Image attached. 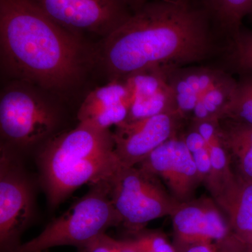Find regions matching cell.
<instances>
[{"label": "cell", "mask_w": 252, "mask_h": 252, "mask_svg": "<svg viewBox=\"0 0 252 252\" xmlns=\"http://www.w3.org/2000/svg\"><path fill=\"white\" fill-rule=\"evenodd\" d=\"M208 12L190 0H152L104 37L102 65L112 79L153 67H177L211 54Z\"/></svg>", "instance_id": "obj_1"}, {"label": "cell", "mask_w": 252, "mask_h": 252, "mask_svg": "<svg viewBox=\"0 0 252 252\" xmlns=\"http://www.w3.org/2000/svg\"><path fill=\"white\" fill-rule=\"evenodd\" d=\"M4 66L16 77L48 90H64L81 78L85 50L31 0H0Z\"/></svg>", "instance_id": "obj_2"}, {"label": "cell", "mask_w": 252, "mask_h": 252, "mask_svg": "<svg viewBox=\"0 0 252 252\" xmlns=\"http://www.w3.org/2000/svg\"><path fill=\"white\" fill-rule=\"evenodd\" d=\"M36 162L51 210L81 186L108 180L121 165L112 132L80 123L41 146Z\"/></svg>", "instance_id": "obj_3"}, {"label": "cell", "mask_w": 252, "mask_h": 252, "mask_svg": "<svg viewBox=\"0 0 252 252\" xmlns=\"http://www.w3.org/2000/svg\"><path fill=\"white\" fill-rule=\"evenodd\" d=\"M121 220L111 200L108 180L91 185L89 191L46 225L32 240L10 252H45L59 246L86 248Z\"/></svg>", "instance_id": "obj_4"}, {"label": "cell", "mask_w": 252, "mask_h": 252, "mask_svg": "<svg viewBox=\"0 0 252 252\" xmlns=\"http://www.w3.org/2000/svg\"><path fill=\"white\" fill-rule=\"evenodd\" d=\"M59 123L57 109L28 86H10L1 94V144L18 153L44 145L54 137Z\"/></svg>", "instance_id": "obj_5"}, {"label": "cell", "mask_w": 252, "mask_h": 252, "mask_svg": "<svg viewBox=\"0 0 252 252\" xmlns=\"http://www.w3.org/2000/svg\"><path fill=\"white\" fill-rule=\"evenodd\" d=\"M107 180L121 223L131 229L138 230L151 220L171 217L180 203L158 178L137 166L120 165Z\"/></svg>", "instance_id": "obj_6"}, {"label": "cell", "mask_w": 252, "mask_h": 252, "mask_svg": "<svg viewBox=\"0 0 252 252\" xmlns=\"http://www.w3.org/2000/svg\"><path fill=\"white\" fill-rule=\"evenodd\" d=\"M35 215V189L20 154L1 143L0 149V250L10 252Z\"/></svg>", "instance_id": "obj_7"}, {"label": "cell", "mask_w": 252, "mask_h": 252, "mask_svg": "<svg viewBox=\"0 0 252 252\" xmlns=\"http://www.w3.org/2000/svg\"><path fill=\"white\" fill-rule=\"evenodd\" d=\"M54 22L79 32L108 35L130 16L124 0H31Z\"/></svg>", "instance_id": "obj_8"}, {"label": "cell", "mask_w": 252, "mask_h": 252, "mask_svg": "<svg viewBox=\"0 0 252 252\" xmlns=\"http://www.w3.org/2000/svg\"><path fill=\"white\" fill-rule=\"evenodd\" d=\"M171 217L177 251L201 244L240 242L212 198L180 203Z\"/></svg>", "instance_id": "obj_9"}, {"label": "cell", "mask_w": 252, "mask_h": 252, "mask_svg": "<svg viewBox=\"0 0 252 252\" xmlns=\"http://www.w3.org/2000/svg\"><path fill=\"white\" fill-rule=\"evenodd\" d=\"M182 119L178 113H164L126 121L114 127V151L121 165H139L159 146L177 135Z\"/></svg>", "instance_id": "obj_10"}, {"label": "cell", "mask_w": 252, "mask_h": 252, "mask_svg": "<svg viewBox=\"0 0 252 252\" xmlns=\"http://www.w3.org/2000/svg\"><path fill=\"white\" fill-rule=\"evenodd\" d=\"M136 166L163 182L179 203L193 199L194 193L203 183L192 154L183 137L177 135L159 146Z\"/></svg>", "instance_id": "obj_11"}, {"label": "cell", "mask_w": 252, "mask_h": 252, "mask_svg": "<svg viewBox=\"0 0 252 252\" xmlns=\"http://www.w3.org/2000/svg\"><path fill=\"white\" fill-rule=\"evenodd\" d=\"M235 238L248 249L252 236V181L230 170L206 185Z\"/></svg>", "instance_id": "obj_12"}, {"label": "cell", "mask_w": 252, "mask_h": 252, "mask_svg": "<svg viewBox=\"0 0 252 252\" xmlns=\"http://www.w3.org/2000/svg\"><path fill=\"white\" fill-rule=\"evenodd\" d=\"M165 68L143 69L123 79L131 97L126 121L138 120L164 113H178Z\"/></svg>", "instance_id": "obj_13"}, {"label": "cell", "mask_w": 252, "mask_h": 252, "mask_svg": "<svg viewBox=\"0 0 252 252\" xmlns=\"http://www.w3.org/2000/svg\"><path fill=\"white\" fill-rule=\"evenodd\" d=\"M131 97L124 79H112L87 94L77 112L80 124L109 130L128 117Z\"/></svg>", "instance_id": "obj_14"}, {"label": "cell", "mask_w": 252, "mask_h": 252, "mask_svg": "<svg viewBox=\"0 0 252 252\" xmlns=\"http://www.w3.org/2000/svg\"><path fill=\"white\" fill-rule=\"evenodd\" d=\"M165 69L177 112L182 119L191 115L202 96L225 73L207 67H166Z\"/></svg>", "instance_id": "obj_15"}, {"label": "cell", "mask_w": 252, "mask_h": 252, "mask_svg": "<svg viewBox=\"0 0 252 252\" xmlns=\"http://www.w3.org/2000/svg\"><path fill=\"white\" fill-rule=\"evenodd\" d=\"M222 137L237 175L252 181V126L229 120H220Z\"/></svg>", "instance_id": "obj_16"}, {"label": "cell", "mask_w": 252, "mask_h": 252, "mask_svg": "<svg viewBox=\"0 0 252 252\" xmlns=\"http://www.w3.org/2000/svg\"><path fill=\"white\" fill-rule=\"evenodd\" d=\"M237 84L238 81L225 72L198 101L190 115L192 121H220L234 97Z\"/></svg>", "instance_id": "obj_17"}, {"label": "cell", "mask_w": 252, "mask_h": 252, "mask_svg": "<svg viewBox=\"0 0 252 252\" xmlns=\"http://www.w3.org/2000/svg\"><path fill=\"white\" fill-rule=\"evenodd\" d=\"M209 15L228 32L231 39L242 28V21L252 9V0H205Z\"/></svg>", "instance_id": "obj_18"}, {"label": "cell", "mask_w": 252, "mask_h": 252, "mask_svg": "<svg viewBox=\"0 0 252 252\" xmlns=\"http://www.w3.org/2000/svg\"><path fill=\"white\" fill-rule=\"evenodd\" d=\"M222 119L252 126V74H243L238 81L234 97Z\"/></svg>", "instance_id": "obj_19"}, {"label": "cell", "mask_w": 252, "mask_h": 252, "mask_svg": "<svg viewBox=\"0 0 252 252\" xmlns=\"http://www.w3.org/2000/svg\"><path fill=\"white\" fill-rule=\"evenodd\" d=\"M229 61L242 74H252V31L240 28L231 38Z\"/></svg>", "instance_id": "obj_20"}, {"label": "cell", "mask_w": 252, "mask_h": 252, "mask_svg": "<svg viewBox=\"0 0 252 252\" xmlns=\"http://www.w3.org/2000/svg\"><path fill=\"white\" fill-rule=\"evenodd\" d=\"M131 241L137 252H177L163 235L155 232L140 233Z\"/></svg>", "instance_id": "obj_21"}, {"label": "cell", "mask_w": 252, "mask_h": 252, "mask_svg": "<svg viewBox=\"0 0 252 252\" xmlns=\"http://www.w3.org/2000/svg\"><path fill=\"white\" fill-rule=\"evenodd\" d=\"M177 252H248L246 246L239 242L192 245Z\"/></svg>", "instance_id": "obj_22"}, {"label": "cell", "mask_w": 252, "mask_h": 252, "mask_svg": "<svg viewBox=\"0 0 252 252\" xmlns=\"http://www.w3.org/2000/svg\"><path fill=\"white\" fill-rule=\"evenodd\" d=\"M195 166L203 183L210 178L212 171L211 158L207 146L205 148L200 149L192 153Z\"/></svg>", "instance_id": "obj_23"}, {"label": "cell", "mask_w": 252, "mask_h": 252, "mask_svg": "<svg viewBox=\"0 0 252 252\" xmlns=\"http://www.w3.org/2000/svg\"><path fill=\"white\" fill-rule=\"evenodd\" d=\"M83 252H113L111 238L104 234L94 239L89 243L85 248L83 249Z\"/></svg>", "instance_id": "obj_24"}, {"label": "cell", "mask_w": 252, "mask_h": 252, "mask_svg": "<svg viewBox=\"0 0 252 252\" xmlns=\"http://www.w3.org/2000/svg\"><path fill=\"white\" fill-rule=\"evenodd\" d=\"M113 252H137L131 240H118L111 238Z\"/></svg>", "instance_id": "obj_25"}, {"label": "cell", "mask_w": 252, "mask_h": 252, "mask_svg": "<svg viewBox=\"0 0 252 252\" xmlns=\"http://www.w3.org/2000/svg\"><path fill=\"white\" fill-rule=\"evenodd\" d=\"M124 1L132 11L138 9L141 6L149 1H152V0H124Z\"/></svg>", "instance_id": "obj_26"}, {"label": "cell", "mask_w": 252, "mask_h": 252, "mask_svg": "<svg viewBox=\"0 0 252 252\" xmlns=\"http://www.w3.org/2000/svg\"><path fill=\"white\" fill-rule=\"evenodd\" d=\"M248 252H252V236L248 245Z\"/></svg>", "instance_id": "obj_27"}, {"label": "cell", "mask_w": 252, "mask_h": 252, "mask_svg": "<svg viewBox=\"0 0 252 252\" xmlns=\"http://www.w3.org/2000/svg\"></svg>", "instance_id": "obj_28"}]
</instances>
